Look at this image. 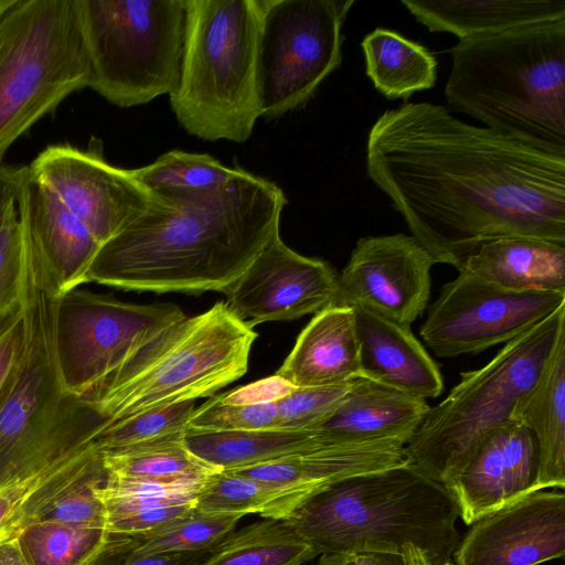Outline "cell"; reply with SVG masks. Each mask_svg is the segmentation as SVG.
I'll return each instance as SVG.
<instances>
[{
    "label": "cell",
    "instance_id": "obj_33",
    "mask_svg": "<svg viewBox=\"0 0 565 565\" xmlns=\"http://www.w3.org/2000/svg\"><path fill=\"white\" fill-rule=\"evenodd\" d=\"M183 433L102 450L107 475L116 478L177 482L205 479L218 471L188 450L183 443Z\"/></svg>",
    "mask_w": 565,
    "mask_h": 565
},
{
    "label": "cell",
    "instance_id": "obj_14",
    "mask_svg": "<svg viewBox=\"0 0 565 565\" xmlns=\"http://www.w3.org/2000/svg\"><path fill=\"white\" fill-rule=\"evenodd\" d=\"M33 177L50 188L104 244L152 203L130 169L115 167L103 154L102 142L88 148L52 145L29 164Z\"/></svg>",
    "mask_w": 565,
    "mask_h": 565
},
{
    "label": "cell",
    "instance_id": "obj_27",
    "mask_svg": "<svg viewBox=\"0 0 565 565\" xmlns=\"http://www.w3.org/2000/svg\"><path fill=\"white\" fill-rule=\"evenodd\" d=\"M401 3L429 32H448L459 40L565 18V0H402Z\"/></svg>",
    "mask_w": 565,
    "mask_h": 565
},
{
    "label": "cell",
    "instance_id": "obj_45",
    "mask_svg": "<svg viewBox=\"0 0 565 565\" xmlns=\"http://www.w3.org/2000/svg\"><path fill=\"white\" fill-rule=\"evenodd\" d=\"M356 554L358 565H404L403 556L390 552H360Z\"/></svg>",
    "mask_w": 565,
    "mask_h": 565
},
{
    "label": "cell",
    "instance_id": "obj_41",
    "mask_svg": "<svg viewBox=\"0 0 565 565\" xmlns=\"http://www.w3.org/2000/svg\"><path fill=\"white\" fill-rule=\"evenodd\" d=\"M106 477L107 473L64 494L43 519L71 525L107 529L105 508L95 491Z\"/></svg>",
    "mask_w": 565,
    "mask_h": 565
},
{
    "label": "cell",
    "instance_id": "obj_1",
    "mask_svg": "<svg viewBox=\"0 0 565 565\" xmlns=\"http://www.w3.org/2000/svg\"><path fill=\"white\" fill-rule=\"evenodd\" d=\"M366 171L436 264L458 270L501 237L565 244V157L467 124L445 106L384 111L367 136Z\"/></svg>",
    "mask_w": 565,
    "mask_h": 565
},
{
    "label": "cell",
    "instance_id": "obj_12",
    "mask_svg": "<svg viewBox=\"0 0 565 565\" xmlns=\"http://www.w3.org/2000/svg\"><path fill=\"white\" fill-rule=\"evenodd\" d=\"M184 317L174 303H129L78 287L62 292L55 305L54 344L64 391L85 396Z\"/></svg>",
    "mask_w": 565,
    "mask_h": 565
},
{
    "label": "cell",
    "instance_id": "obj_49",
    "mask_svg": "<svg viewBox=\"0 0 565 565\" xmlns=\"http://www.w3.org/2000/svg\"><path fill=\"white\" fill-rule=\"evenodd\" d=\"M316 565H358L355 553L320 554Z\"/></svg>",
    "mask_w": 565,
    "mask_h": 565
},
{
    "label": "cell",
    "instance_id": "obj_50",
    "mask_svg": "<svg viewBox=\"0 0 565 565\" xmlns=\"http://www.w3.org/2000/svg\"><path fill=\"white\" fill-rule=\"evenodd\" d=\"M19 0H0V20L18 3Z\"/></svg>",
    "mask_w": 565,
    "mask_h": 565
},
{
    "label": "cell",
    "instance_id": "obj_35",
    "mask_svg": "<svg viewBox=\"0 0 565 565\" xmlns=\"http://www.w3.org/2000/svg\"><path fill=\"white\" fill-rule=\"evenodd\" d=\"M241 516L206 513L194 507L169 522L135 535L138 555L199 552L216 547L234 532Z\"/></svg>",
    "mask_w": 565,
    "mask_h": 565
},
{
    "label": "cell",
    "instance_id": "obj_42",
    "mask_svg": "<svg viewBox=\"0 0 565 565\" xmlns=\"http://www.w3.org/2000/svg\"><path fill=\"white\" fill-rule=\"evenodd\" d=\"M26 342L23 299L0 313V392L20 363Z\"/></svg>",
    "mask_w": 565,
    "mask_h": 565
},
{
    "label": "cell",
    "instance_id": "obj_30",
    "mask_svg": "<svg viewBox=\"0 0 565 565\" xmlns=\"http://www.w3.org/2000/svg\"><path fill=\"white\" fill-rule=\"evenodd\" d=\"M30 565H113L135 544L131 535L105 527L41 519L17 537Z\"/></svg>",
    "mask_w": 565,
    "mask_h": 565
},
{
    "label": "cell",
    "instance_id": "obj_3",
    "mask_svg": "<svg viewBox=\"0 0 565 565\" xmlns=\"http://www.w3.org/2000/svg\"><path fill=\"white\" fill-rule=\"evenodd\" d=\"M448 110L565 157V18L459 40Z\"/></svg>",
    "mask_w": 565,
    "mask_h": 565
},
{
    "label": "cell",
    "instance_id": "obj_16",
    "mask_svg": "<svg viewBox=\"0 0 565 565\" xmlns=\"http://www.w3.org/2000/svg\"><path fill=\"white\" fill-rule=\"evenodd\" d=\"M338 275L324 260L288 247L277 233L223 294L230 311L253 329L317 313L337 291Z\"/></svg>",
    "mask_w": 565,
    "mask_h": 565
},
{
    "label": "cell",
    "instance_id": "obj_29",
    "mask_svg": "<svg viewBox=\"0 0 565 565\" xmlns=\"http://www.w3.org/2000/svg\"><path fill=\"white\" fill-rule=\"evenodd\" d=\"M183 443L218 471L252 467L323 446L316 429L206 430L186 427Z\"/></svg>",
    "mask_w": 565,
    "mask_h": 565
},
{
    "label": "cell",
    "instance_id": "obj_5",
    "mask_svg": "<svg viewBox=\"0 0 565 565\" xmlns=\"http://www.w3.org/2000/svg\"><path fill=\"white\" fill-rule=\"evenodd\" d=\"M259 20V0H185L180 76L169 97L189 135L238 143L252 136Z\"/></svg>",
    "mask_w": 565,
    "mask_h": 565
},
{
    "label": "cell",
    "instance_id": "obj_31",
    "mask_svg": "<svg viewBox=\"0 0 565 565\" xmlns=\"http://www.w3.org/2000/svg\"><path fill=\"white\" fill-rule=\"evenodd\" d=\"M361 46L366 75L386 98L407 99L414 93L436 85L435 55L401 33L377 28L364 36Z\"/></svg>",
    "mask_w": 565,
    "mask_h": 565
},
{
    "label": "cell",
    "instance_id": "obj_6",
    "mask_svg": "<svg viewBox=\"0 0 565 565\" xmlns=\"http://www.w3.org/2000/svg\"><path fill=\"white\" fill-rule=\"evenodd\" d=\"M256 338L218 301L167 328L82 398L114 423L211 396L246 373Z\"/></svg>",
    "mask_w": 565,
    "mask_h": 565
},
{
    "label": "cell",
    "instance_id": "obj_20",
    "mask_svg": "<svg viewBox=\"0 0 565 565\" xmlns=\"http://www.w3.org/2000/svg\"><path fill=\"white\" fill-rule=\"evenodd\" d=\"M539 454L533 434L511 420L491 433L449 489L459 518L471 525L483 515L536 491Z\"/></svg>",
    "mask_w": 565,
    "mask_h": 565
},
{
    "label": "cell",
    "instance_id": "obj_10",
    "mask_svg": "<svg viewBox=\"0 0 565 565\" xmlns=\"http://www.w3.org/2000/svg\"><path fill=\"white\" fill-rule=\"evenodd\" d=\"M24 352L0 392V480L51 449L73 427L77 396L64 391L56 363V286L25 241Z\"/></svg>",
    "mask_w": 565,
    "mask_h": 565
},
{
    "label": "cell",
    "instance_id": "obj_43",
    "mask_svg": "<svg viewBox=\"0 0 565 565\" xmlns=\"http://www.w3.org/2000/svg\"><path fill=\"white\" fill-rule=\"evenodd\" d=\"M297 386L274 374L254 383L239 386L228 393L218 395L227 405H252L278 402L294 392Z\"/></svg>",
    "mask_w": 565,
    "mask_h": 565
},
{
    "label": "cell",
    "instance_id": "obj_36",
    "mask_svg": "<svg viewBox=\"0 0 565 565\" xmlns=\"http://www.w3.org/2000/svg\"><path fill=\"white\" fill-rule=\"evenodd\" d=\"M130 171L134 179L148 191H211L228 182L237 172V167H226L206 153L175 149L161 154L150 164Z\"/></svg>",
    "mask_w": 565,
    "mask_h": 565
},
{
    "label": "cell",
    "instance_id": "obj_34",
    "mask_svg": "<svg viewBox=\"0 0 565 565\" xmlns=\"http://www.w3.org/2000/svg\"><path fill=\"white\" fill-rule=\"evenodd\" d=\"M318 555L286 520L266 519L231 533L203 565H301Z\"/></svg>",
    "mask_w": 565,
    "mask_h": 565
},
{
    "label": "cell",
    "instance_id": "obj_8",
    "mask_svg": "<svg viewBox=\"0 0 565 565\" xmlns=\"http://www.w3.org/2000/svg\"><path fill=\"white\" fill-rule=\"evenodd\" d=\"M89 79L78 0H19L0 20V161Z\"/></svg>",
    "mask_w": 565,
    "mask_h": 565
},
{
    "label": "cell",
    "instance_id": "obj_7",
    "mask_svg": "<svg viewBox=\"0 0 565 565\" xmlns=\"http://www.w3.org/2000/svg\"><path fill=\"white\" fill-rule=\"evenodd\" d=\"M563 330L565 303L486 365L462 372L404 446L406 462L450 489L482 441L512 420L515 403L540 377Z\"/></svg>",
    "mask_w": 565,
    "mask_h": 565
},
{
    "label": "cell",
    "instance_id": "obj_37",
    "mask_svg": "<svg viewBox=\"0 0 565 565\" xmlns=\"http://www.w3.org/2000/svg\"><path fill=\"white\" fill-rule=\"evenodd\" d=\"M195 408V403L189 401L140 413L111 423L95 440L104 450L183 433Z\"/></svg>",
    "mask_w": 565,
    "mask_h": 565
},
{
    "label": "cell",
    "instance_id": "obj_15",
    "mask_svg": "<svg viewBox=\"0 0 565 565\" xmlns=\"http://www.w3.org/2000/svg\"><path fill=\"white\" fill-rule=\"evenodd\" d=\"M435 264L412 235L362 237L338 276L329 306L363 308L411 328L428 305L430 269Z\"/></svg>",
    "mask_w": 565,
    "mask_h": 565
},
{
    "label": "cell",
    "instance_id": "obj_40",
    "mask_svg": "<svg viewBox=\"0 0 565 565\" xmlns=\"http://www.w3.org/2000/svg\"><path fill=\"white\" fill-rule=\"evenodd\" d=\"M25 245L17 206L0 231V313L23 299Z\"/></svg>",
    "mask_w": 565,
    "mask_h": 565
},
{
    "label": "cell",
    "instance_id": "obj_28",
    "mask_svg": "<svg viewBox=\"0 0 565 565\" xmlns=\"http://www.w3.org/2000/svg\"><path fill=\"white\" fill-rule=\"evenodd\" d=\"M205 479L159 482L107 475L95 491L105 508L107 529L135 536L193 508Z\"/></svg>",
    "mask_w": 565,
    "mask_h": 565
},
{
    "label": "cell",
    "instance_id": "obj_26",
    "mask_svg": "<svg viewBox=\"0 0 565 565\" xmlns=\"http://www.w3.org/2000/svg\"><path fill=\"white\" fill-rule=\"evenodd\" d=\"M461 270L511 290L565 292V244L527 236L492 239L471 253Z\"/></svg>",
    "mask_w": 565,
    "mask_h": 565
},
{
    "label": "cell",
    "instance_id": "obj_19",
    "mask_svg": "<svg viewBox=\"0 0 565 565\" xmlns=\"http://www.w3.org/2000/svg\"><path fill=\"white\" fill-rule=\"evenodd\" d=\"M94 436L76 431L0 480V545L43 519L64 494L106 476Z\"/></svg>",
    "mask_w": 565,
    "mask_h": 565
},
{
    "label": "cell",
    "instance_id": "obj_25",
    "mask_svg": "<svg viewBox=\"0 0 565 565\" xmlns=\"http://www.w3.org/2000/svg\"><path fill=\"white\" fill-rule=\"evenodd\" d=\"M512 420L534 436L539 454L536 491L565 487V330L533 386L515 403Z\"/></svg>",
    "mask_w": 565,
    "mask_h": 565
},
{
    "label": "cell",
    "instance_id": "obj_32",
    "mask_svg": "<svg viewBox=\"0 0 565 565\" xmlns=\"http://www.w3.org/2000/svg\"><path fill=\"white\" fill-rule=\"evenodd\" d=\"M310 495L231 471H215L204 480L194 508L214 514L241 518L259 514L265 519L286 520Z\"/></svg>",
    "mask_w": 565,
    "mask_h": 565
},
{
    "label": "cell",
    "instance_id": "obj_24",
    "mask_svg": "<svg viewBox=\"0 0 565 565\" xmlns=\"http://www.w3.org/2000/svg\"><path fill=\"white\" fill-rule=\"evenodd\" d=\"M275 374L297 387L339 385L360 374L353 309L328 306L317 312Z\"/></svg>",
    "mask_w": 565,
    "mask_h": 565
},
{
    "label": "cell",
    "instance_id": "obj_47",
    "mask_svg": "<svg viewBox=\"0 0 565 565\" xmlns=\"http://www.w3.org/2000/svg\"><path fill=\"white\" fill-rule=\"evenodd\" d=\"M401 555L403 556L404 565H435L426 555V553L414 544H405L402 548ZM439 565H454L452 562H447Z\"/></svg>",
    "mask_w": 565,
    "mask_h": 565
},
{
    "label": "cell",
    "instance_id": "obj_44",
    "mask_svg": "<svg viewBox=\"0 0 565 565\" xmlns=\"http://www.w3.org/2000/svg\"><path fill=\"white\" fill-rule=\"evenodd\" d=\"M134 545L113 565H203L215 550L138 555L132 552Z\"/></svg>",
    "mask_w": 565,
    "mask_h": 565
},
{
    "label": "cell",
    "instance_id": "obj_13",
    "mask_svg": "<svg viewBox=\"0 0 565 565\" xmlns=\"http://www.w3.org/2000/svg\"><path fill=\"white\" fill-rule=\"evenodd\" d=\"M564 303V291L511 290L461 270L440 288L419 334L438 358L476 354L508 343Z\"/></svg>",
    "mask_w": 565,
    "mask_h": 565
},
{
    "label": "cell",
    "instance_id": "obj_39",
    "mask_svg": "<svg viewBox=\"0 0 565 565\" xmlns=\"http://www.w3.org/2000/svg\"><path fill=\"white\" fill-rule=\"evenodd\" d=\"M277 402L227 405L218 395L196 407L189 427L206 430H254L276 428Z\"/></svg>",
    "mask_w": 565,
    "mask_h": 565
},
{
    "label": "cell",
    "instance_id": "obj_4",
    "mask_svg": "<svg viewBox=\"0 0 565 565\" xmlns=\"http://www.w3.org/2000/svg\"><path fill=\"white\" fill-rule=\"evenodd\" d=\"M452 492L415 467L354 475L311 494L286 519L320 554L390 552L405 544L435 564L451 562L460 542Z\"/></svg>",
    "mask_w": 565,
    "mask_h": 565
},
{
    "label": "cell",
    "instance_id": "obj_18",
    "mask_svg": "<svg viewBox=\"0 0 565 565\" xmlns=\"http://www.w3.org/2000/svg\"><path fill=\"white\" fill-rule=\"evenodd\" d=\"M14 195L24 239L41 257L60 295L86 282L100 243L25 164L0 166Z\"/></svg>",
    "mask_w": 565,
    "mask_h": 565
},
{
    "label": "cell",
    "instance_id": "obj_9",
    "mask_svg": "<svg viewBox=\"0 0 565 565\" xmlns=\"http://www.w3.org/2000/svg\"><path fill=\"white\" fill-rule=\"evenodd\" d=\"M90 61L88 88L129 108L178 85L185 0H78Z\"/></svg>",
    "mask_w": 565,
    "mask_h": 565
},
{
    "label": "cell",
    "instance_id": "obj_11",
    "mask_svg": "<svg viewBox=\"0 0 565 565\" xmlns=\"http://www.w3.org/2000/svg\"><path fill=\"white\" fill-rule=\"evenodd\" d=\"M354 0H259L256 53L259 117L305 106L342 61V29Z\"/></svg>",
    "mask_w": 565,
    "mask_h": 565
},
{
    "label": "cell",
    "instance_id": "obj_38",
    "mask_svg": "<svg viewBox=\"0 0 565 565\" xmlns=\"http://www.w3.org/2000/svg\"><path fill=\"white\" fill-rule=\"evenodd\" d=\"M349 391V382L315 387H297L277 402L276 428L313 429L341 404Z\"/></svg>",
    "mask_w": 565,
    "mask_h": 565
},
{
    "label": "cell",
    "instance_id": "obj_22",
    "mask_svg": "<svg viewBox=\"0 0 565 565\" xmlns=\"http://www.w3.org/2000/svg\"><path fill=\"white\" fill-rule=\"evenodd\" d=\"M353 311L361 374L423 399L443 393L439 367L411 328L363 308Z\"/></svg>",
    "mask_w": 565,
    "mask_h": 565
},
{
    "label": "cell",
    "instance_id": "obj_2",
    "mask_svg": "<svg viewBox=\"0 0 565 565\" xmlns=\"http://www.w3.org/2000/svg\"><path fill=\"white\" fill-rule=\"evenodd\" d=\"M150 192L151 205L100 245L86 282L159 294L223 292L279 233L287 204L275 182L242 167L211 191Z\"/></svg>",
    "mask_w": 565,
    "mask_h": 565
},
{
    "label": "cell",
    "instance_id": "obj_21",
    "mask_svg": "<svg viewBox=\"0 0 565 565\" xmlns=\"http://www.w3.org/2000/svg\"><path fill=\"white\" fill-rule=\"evenodd\" d=\"M426 399L358 374L338 408L316 428L323 446L392 440L406 445L429 409Z\"/></svg>",
    "mask_w": 565,
    "mask_h": 565
},
{
    "label": "cell",
    "instance_id": "obj_17",
    "mask_svg": "<svg viewBox=\"0 0 565 565\" xmlns=\"http://www.w3.org/2000/svg\"><path fill=\"white\" fill-rule=\"evenodd\" d=\"M565 555L564 490H539L470 525L457 565H539Z\"/></svg>",
    "mask_w": 565,
    "mask_h": 565
},
{
    "label": "cell",
    "instance_id": "obj_46",
    "mask_svg": "<svg viewBox=\"0 0 565 565\" xmlns=\"http://www.w3.org/2000/svg\"><path fill=\"white\" fill-rule=\"evenodd\" d=\"M0 565H30L18 539L0 545Z\"/></svg>",
    "mask_w": 565,
    "mask_h": 565
},
{
    "label": "cell",
    "instance_id": "obj_23",
    "mask_svg": "<svg viewBox=\"0 0 565 565\" xmlns=\"http://www.w3.org/2000/svg\"><path fill=\"white\" fill-rule=\"evenodd\" d=\"M404 446L392 440L328 446L225 471L313 494L348 477L406 462Z\"/></svg>",
    "mask_w": 565,
    "mask_h": 565
},
{
    "label": "cell",
    "instance_id": "obj_48",
    "mask_svg": "<svg viewBox=\"0 0 565 565\" xmlns=\"http://www.w3.org/2000/svg\"><path fill=\"white\" fill-rule=\"evenodd\" d=\"M14 207L15 199L11 188L7 183L0 181V231Z\"/></svg>",
    "mask_w": 565,
    "mask_h": 565
}]
</instances>
